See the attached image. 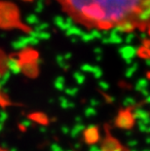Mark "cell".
Instances as JSON below:
<instances>
[{"instance_id":"cell-1","label":"cell","mask_w":150,"mask_h":151,"mask_svg":"<svg viewBox=\"0 0 150 151\" xmlns=\"http://www.w3.org/2000/svg\"><path fill=\"white\" fill-rule=\"evenodd\" d=\"M74 22L98 30H111L125 22L136 25L149 0H58ZM138 28V27H136Z\"/></svg>"},{"instance_id":"cell-2","label":"cell","mask_w":150,"mask_h":151,"mask_svg":"<svg viewBox=\"0 0 150 151\" xmlns=\"http://www.w3.org/2000/svg\"><path fill=\"white\" fill-rule=\"evenodd\" d=\"M0 27H21L28 33L31 31L27 27L21 24L17 7L7 2H0Z\"/></svg>"},{"instance_id":"cell-3","label":"cell","mask_w":150,"mask_h":151,"mask_svg":"<svg viewBox=\"0 0 150 151\" xmlns=\"http://www.w3.org/2000/svg\"><path fill=\"white\" fill-rule=\"evenodd\" d=\"M135 117L131 108H124L118 112L115 119V126L123 130H131L135 125Z\"/></svg>"},{"instance_id":"cell-4","label":"cell","mask_w":150,"mask_h":151,"mask_svg":"<svg viewBox=\"0 0 150 151\" xmlns=\"http://www.w3.org/2000/svg\"><path fill=\"white\" fill-rule=\"evenodd\" d=\"M101 151H130L126 147H124L115 137L109 134V132L106 129V137L103 140L101 144Z\"/></svg>"},{"instance_id":"cell-5","label":"cell","mask_w":150,"mask_h":151,"mask_svg":"<svg viewBox=\"0 0 150 151\" xmlns=\"http://www.w3.org/2000/svg\"><path fill=\"white\" fill-rule=\"evenodd\" d=\"M19 59V58H18ZM20 63L21 71H23L28 77H36L39 73V59L33 60H19Z\"/></svg>"},{"instance_id":"cell-6","label":"cell","mask_w":150,"mask_h":151,"mask_svg":"<svg viewBox=\"0 0 150 151\" xmlns=\"http://www.w3.org/2000/svg\"><path fill=\"white\" fill-rule=\"evenodd\" d=\"M100 130L95 125H91L88 128H86L83 132V139L84 141L89 145H95L100 140Z\"/></svg>"},{"instance_id":"cell-7","label":"cell","mask_w":150,"mask_h":151,"mask_svg":"<svg viewBox=\"0 0 150 151\" xmlns=\"http://www.w3.org/2000/svg\"><path fill=\"white\" fill-rule=\"evenodd\" d=\"M40 41L37 38L32 36H27V37H20L18 40H16L13 42V48L16 50H23L27 49V46L29 45H37Z\"/></svg>"},{"instance_id":"cell-8","label":"cell","mask_w":150,"mask_h":151,"mask_svg":"<svg viewBox=\"0 0 150 151\" xmlns=\"http://www.w3.org/2000/svg\"><path fill=\"white\" fill-rule=\"evenodd\" d=\"M118 53L127 63H131L136 56V49L131 45H126V46L121 47Z\"/></svg>"},{"instance_id":"cell-9","label":"cell","mask_w":150,"mask_h":151,"mask_svg":"<svg viewBox=\"0 0 150 151\" xmlns=\"http://www.w3.org/2000/svg\"><path fill=\"white\" fill-rule=\"evenodd\" d=\"M133 117L135 120L138 121V123H142L149 127L150 125V114L147 110L143 109L141 107H136L133 109Z\"/></svg>"},{"instance_id":"cell-10","label":"cell","mask_w":150,"mask_h":151,"mask_svg":"<svg viewBox=\"0 0 150 151\" xmlns=\"http://www.w3.org/2000/svg\"><path fill=\"white\" fill-rule=\"evenodd\" d=\"M101 41L104 44H114V45H119L123 42V38L120 35V33L116 32L115 30L111 29L107 31V35L103 37Z\"/></svg>"},{"instance_id":"cell-11","label":"cell","mask_w":150,"mask_h":151,"mask_svg":"<svg viewBox=\"0 0 150 151\" xmlns=\"http://www.w3.org/2000/svg\"><path fill=\"white\" fill-rule=\"evenodd\" d=\"M54 24H55L60 29L66 31L70 27H72V25L74 24V21L70 17L63 18L62 16H56V17L54 18Z\"/></svg>"},{"instance_id":"cell-12","label":"cell","mask_w":150,"mask_h":151,"mask_svg":"<svg viewBox=\"0 0 150 151\" xmlns=\"http://www.w3.org/2000/svg\"><path fill=\"white\" fill-rule=\"evenodd\" d=\"M7 65L10 69V71L17 74V73L21 72V67H20V63H19V59L17 56H11L7 60Z\"/></svg>"},{"instance_id":"cell-13","label":"cell","mask_w":150,"mask_h":151,"mask_svg":"<svg viewBox=\"0 0 150 151\" xmlns=\"http://www.w3.org/2000/svg\"><path fill=\"white\" fill-rule=\"evenodd\" d=\"M29 118L32 121L36 122V123H39L42 125H47L49 123V118H48L47 115H45L44 113H39V112H37V113L30 114Z\"/></svg>"},{"instance_id":"cell-14","label":"cell","mask_w":150,"mask_h":151,"mask_svg":"<svg viewBox=\"0 0 150 151\" xmlns=\"http://www.w3.org/2000/svg\"><path fill=\"white\" fill-rule=\"evenodd\" d=\"M83 31L80 27H76L75 24H73L72 27H70L67 30L65 31V34H66V36H68V37H78V38H80V36L83 34Z\"/></svg>"},{"instance_id":"cell-15","label":"cell","mask_w":150,"mask_h":151,"mask_svg":"<svg viewBox=\"0 0 150 151\" xmlns=\"http://www.w3.org/2000/svg\"><path fill=\"white\" fill-rule=\"evenodd\" d=\"M86 129L84 124L81 123V124H75L74 127L72 128V129H70V136L73 139H77L79 137V134H80L82 132H84V130Z\"/></svg>"},{"instance_id":"cell-16","label":"cell","mask_w":150,"mask_h":151,"mask_svg":"<svg viewBox=\"0 0 150 151\" xmlns=\"http://www.w3.org/2000/svg\"><path fill=\"white\" fill-rule=\"evenodd\" d=\"M136 56L145 60H150V49L143 47L142 45L136 49Z\"/></svg>"},{"instance_id":"cell-17","label":"cell","mask_w":150,"mask_h":151,"mask_svg":"<svg viewBox=\"0 0 150 151\" xmlns=\"http://www.w3.org/2000/svg\"><path fill=\"white\" fill-rule=\"evenodd\" d=\"M148 80L146 79V78H141V79H139L138 80V82H136V90L138 92H141L142 90H145V89H147V87H148Z\"/></svg>"},{"instance_id":"cell-18","label":"cell","mask_w":150,"mask_h":151,"mask_svg":"<svg viewBox=\"0 0 150 151\" xmlns=\"http://www.w3.org/2000/svg\"><path fill=\"white\" fill-rule=\"evenodd\" d=\"M65 78H63L62 76H58L55 80V84H54V86H55V88L58 90V91L62 92V91H65Z\"/></svg>"},{"instance_id":"cell-19","label":"cell","mask_w":150,"mask_h":151,"mask_svg":"<svg viewBox=\"0 0 150 151\" xmlns=\"http://www.w3.org/2000/svg\"><path fill=\"white\" fill-rule=\"evenodd\" d=\"M56 60H57V63L59 65V66L62 67V69L67 70L69 68V65L67 63V62L65 60L63 55H58V56L56 57Z\"/></svg>"},{"instance_id":"cell-20","label":"cell","mask_w":150,"mask_h":151,"mask_svg":"<svg viewBox=\"0 0 150 151\" xmlns=\"http://www.w3.org/2000/svg\"><path fill=\"white\" fill-rule=\"evenodd\" d=\"M139 68V63H133V65H131V66L129 68H127L126 72H125V76L127 78H131L132 76H133V74L136 72V70Z\"/></svg>"},{"instance_id":"cell-21","label":"cell","mask_w":150,"mask_h":151,"mask_svg":"<svg viewBox=\"0 0 150 151\" xmlns=\"http://www.w3.org/2000/svg\"><path fill=\"white\" fill-rule=\"evenodd\" d=\"M25 22L27 24H33V25H37L38 24H40V20L39 18L37 17L35 14H30L28 15L27 18H25Z\"/></svg>"},{"instance_id":"cell-22","label":"cell","mask_w":150,"mask_h":151,"mask_svg":"<svg viewBox=\"0 0 150 151\" xmlns=\"http://www.w3.org/2000/svg\"><path fill=\"white\" fill-rule=\"evenodd\" d=\"M73 78H74L76 83L79 84V85L84 84L85 81H86V76L83 74V73L79 72V71H76V72L73 73Z\"/></svg>"},{"instance_id":"cell-23","label":"cell","mask_w":150,"mask_h":151,"mask_svg":"<svg viewBox=\"0 0 150 151\" xmlns=\"http://www.w3.org/2000/svg\"><path fill=\"white\" fill-rule=\"evenodd\" d=\"M60 106L65 109L74 107V104L65 98H60Z\"/></svg>"},{"instance_id":"cell-24","label":"cell","mask_w":150,"mask_h":151,"mask_svg":"<svg viewBox=\"0 0 150 151\" xmlns=\"http://www.w3.org/2000/svg\"><path fill=\"white\" fill-rule=\"evenodd\" d=\"M136 104V99L133 97H127L124 99L123 101V105L125 106V108H132Z\"/></svg>"},{"instance_id":"cell-25","label":"cell","mask_w":150,"mask_h":151,"mask_svg":"<svg viewBox=\"0 0 150 151\" xmlns=\"http://www.w3.org/2000/svg\"><path fill=\"white\" fill-rule=\"evenodd\" d=\"M80 39L83 41V42L89 43V42H91V41L95 40V38L93 36L92 32L90 31V32H83V34L80 36Z\"/></svg>"},{"instance_id":"cell-26","label":"cell","mask_w":150,"mask_h":151,"mask_svg":"<svg viewBox=\"0 0 150 151\" xmlns=\"http://www.w3.org/2000/svg\"><path fill=\"white\" fill-rule=\"evenodd\" d=\"M84 114H85V116L88 118L94 117V116H95V114H97V110H95V108H94V107L89 106L84 110Z\"/></svg>"},{"instance_id":"cell-27","label":"cell","mask_w":150,"mask_h":151,"mask_svg":"<svg viewBox=\"0 0 150 151\" xmlns=\"http://www.w3.org/2000/svg\"><path fill=\"white\" fill-rule=\"evenodd\" d=\"M79 92V89L77 87H72V88H67V89H65V93L69 97H75L76 95L78 94Z\"/></svg>"},{"instance_id":"cell-28","label":"cell","mask_w":150,"mask_h":151,"mask_svg":"<svg viewBox=\"0 0 150 151\" xmlns=\"http://www.w3.org/2000/svg\"><path fill=\"white\" fill-rule=\"evenodd\" d=\"M49 27V24H46V22H40L34 28V31H37V32H41V31H45L46 29H48Z\"/></svg>"},{"instance_id":"cell-29","label":"cell","mask_w":150,"mask_h":151,"mask_svg":"<svg viewBox=\"0 0 150 151\" xmlns=\"http://www.w3.org/2000/svg\"><path fill=\"white\" fill-rule=\"evenodd\" d=\"M92 74L94 75L95 78L100 79L101 76H103V70H101L98 66H94V69L92 71Z\"/></svg>"},{"instance_id":"cell-30","label":"cell","mask_w":150,"mask_h":151,"mask_svg":"<svg viewBox=\"0 0 150 151\" xmlns=\"http://www.w3.org/2000/svg\"><path fill=\"white\" fill-rule=\"evenodd\" d=\"M81 70L84 72H88V73H92L93 69H94V65H89V63H85V65H81Z\"/></svg>"},{"instance_id":"cell-31","label":"cell","mask_w":150,"mask_h":151,"mask_svg":"<svg viewBox=\"0 0 150 151\" xmlns=\"http://www.w3.org/2000/svg\"><path fill=\"white\" fill-rule=\"evenodd\" d=\"M44 0H38L36 7H35V12L36 13H41L44 9Z\"/></svg>"},{"instance_id":"cell-32","label":"cell","mask_w":150,"mask_h":151,"mask_svg":"<svg viewBox=\"0 0 150 151\" xmlns=\"http://www.w3.org/2000/svg\"><path fill=\"white\" fill-rule=\"evenodd\" d=\"M136 38V35L133 34V32H131V33H128L127 35V37L125 38V42L127 43V45H131V43L133 42V40Z\"/></svg>"},{"instance_id":"cell-33","label":"cell","mask_w":150,"mask_h":151,"mask_svg":"<svg viewBox=\"0 0 150 151\" xmlns=\"http://www.w3.org/2000/svg\"><path fill=\"white\" fill-rule=\"evenodd\" d=\"M98 86L100 89H103V91H108L110 88V85L105 81H100L98 82Z\"/></svg>"},{"instance_id":"cell-34","label":"cell","mask_w":150,"mask_h":151,"mask_svg":"<svg viewBox=\"0 0 150 151\" xmlns=\"http://www.w3.org/2000/svg\"><path fill=\"white\" fill-rule=\"evenodd\" d=\"M50 150L51 151H65L63 150L62 147H60L59 144H57V143H53V144H51V146H50Z\"/></svg>"},{"instance_id":"cell-35","label":"cell","mask_w":150,"mask_h":151,"mask_svg":"<svg viewBox=\"0 0 150 151\" xmlns=\"http://www.w3.org/2000/svg\"><path fill=\"white\" fill-rule=\"evenodd\" d=\"M90 104H91L90 106L95 108V107H98V105H100V101H98V99H92L91 101H90Z\"/></svg>"},{"instance_id":"cell-36","label":"cell","mask_w":150,"mask_h":151,"mask_svg":"<svg viewBox=\"0 0 150 151\" xmlns=\"http://www.w3.org/2000/svg\"><path fill=\"white\" fill-rule=\"evenodd\" d=\"M138 125H139V130L140 132H147L148 126H146V125L142 124V123H138Z\"/></svg>"},{"instance_id":"cell-37","label":"cell","mask_w":150,"mask_h":151,"mask_svg":"<svg viewBox=\"0 0 150 151\" xmlns=\"http://www.w3.org/2000/svg\"><path fill=\"white\" fill-rule=\"evenodd\" d=\"M0 104H2V105H7V104H9L8 101L4 97H3L2 94H1V92H0Z\"/></svg>"},{"instance_id":"cell-38","label":"cell","mask_w":150,"mask_h":151,"mask_svg":"<svg viewBox=\"0 0 150 151\" xmlns=\"http://www.w3.org/2000/svg\"><path fill=\"white\" fill-rule=\"evenodd\" d=\"M127 145L129 146V147H133V146H136V145H138V140H136V139H131V140L128 141Z\"/></svg>"},{"instance_id":"cell-39","label":"cell","mask_w":150,"mask_h":151,"mask_svg":"<svg viewBox=\"0 0 150 151\" xmlns=\"http://www.w3.org/2000/svg\"><path fill=\"white\" fill-rule=\"evenodd\" d=\"M3 63H4V55L2 52H0V74H1V68L3 66Z\"/></svg>"},{"instance_id":"cell-40","label":"cell","mask_w":150,"mask_h":151,"mask_svg":"<svg viewBox=\"0 0 150 151\" xmlns=\"http://www.w3.org/2000/svg\"><path fill=\"white\" fill-rule=\"evenodd\" d=\"M62 132L65 134H67L70 133V129H69L67 126H63V127H62Z\"/></svg>"},{"instance_id":"cell-41","label":"cell","mask_w":150,"mask_h":151,"mask_svg":"<svg viewBox=\"0 0 150 151\" xmlns=\"http://www.w3.org/2000/svg\"><path fill=\"white\" fill-rule=\"evenodd\" d=\"M89 151H101V148H100V147L97 146V145L95 144V145H92V146L90 147V149H89Z\"/></svg>"},{"instance_id":"cell-42","label":"cell","mask_w":150,"mask_h":151,"mask_svg":"<svg viewBox=\"0 0 150 151\" xmlns=\"http://www.w3.org/2000/svg\"><path fill=\"white\" fill-rule=\"evenodd\" d=\"M94 53L95 54V55H103V49H101V48H95L94 49Z\"/></svg>"},{"instance_id":"cell-43","label":"cell","mask_w":150,"mask_h":151,"mask_svg":"<svg viewBox=\"0 0 150 151\" xmlns=\"http://www.w3.org/2000/svg\"><path fill=\"white\" fill-rule=\"evenodd\" d=\"M71 57H72V55L71 53H66L65 55H63V58H65V60L67 62V60H69L70 59H71Z\"/></svg>"},{"instance_id":"cell-44","label":"cell","mask_w":150,"mask_h":151,"mask_svg":"<svg viewBox=\"0 0 150 151\" xmlns=\"http://www.w3.org/2000/svg\"><path fill=\"white\" fill-rule=\"evenodd\" d=\"M74 147H75V148H77V149H78V148H80V147H81V144H80V143H78V142H77V143H75V144H74Z\"/></svg>"},{"instance_id":"cell-45","label":"cell","mask_w":150,"mask_h":151,"mask_svg":"<svg viewBox=\"0 0 150 151\" xmlns=\"http://www.w3.org/2000/svg\"><path fill=\"white\" fill-rule=\"evenodd\" d=\"M95 59H97L98 62H100V60L101 59H103V56H98L97 58H95Z\"/></svg>"},{"instance_id":"cell-46","label":"cell","mask_w":150,"mask_h":151,"mask_svg":"<svg viewBox=\"0 0 150 151\" xmlns=\"http://www.w3.org/2000/svg\"><path fill=\"white\" fill-rule=\"evenodd\" d=\"M146 65L149 66V68H150V60H146Z\"/></svg>"},{"instance_id":"cell-47","label":"cell","mask_w":150,"mask_h":151,"mask_svg":"<svg viewBox=\"0 0 150 151\" xmlns=\"http://www.w3.org/2000/svg\"><path fill=\"white\" fill-rule=\"evenodd\" d=\"M146 102H148V104H150V95L148 96V97H146Z\"/></svg>"},{"instance_id":"cell-48","label":"cell","mask_w":150,"mask_h":151,"mask_svg":"<svg viewBox=\"0 0 150 151\" xmlns=\"http://www.w3.org/2000/svg\"><path fill=\"white\" fill-rule=\"evenodd\" d=\"M146 142L150 143V137H147V139H146Z\"/></svg>"},{"instance_id":"cell-49","label":"cell","mask_w":150,"mask_h":151,"mask_svg":"<svg viewBox=\"0 0 150 151\" xmlns=\"http://www.w3.org/2000/svg\"><path fill=\"white\" fill-rule=\"evenodd\" d=\"M148 133H150V127H148V130H147Z\"/></svg>"},{"instance_id":"cell-50","label":"cell","mask_w":150,"mask_h":151,"mask_svg":"<svg viewBox=\"0 0 150 151\" xmlns=\"http://www.w3.org/2000/svg\"><path fill=\"white\" fill-rule=\"evenodd\" d=\"M148 28H149V35H150V24H149V27H148Z\"/></svg>"},{"instance_id":"cell-51","label":"cell","mask_w":150,"mask_h":151,"mask_svg":"<svg viewBox=\"0 0 150 151\" xmlns=\"http://www.w3.org/2000/svg\"><path fill=\"white\" fill-rule=\"evenodd\" d=\"M131 151H139V150H136V149H133V150H131Z\"/></svg>"},{"instance_id":"cell-52","label":"cell","mask_w":150,"mask_h":151,"mask_svg":"<svg viewBox=\"0 0 150 151\" xmlns=\"http://www.w3.org/2000/svg\"><path fill=\"white\" fill-rule=\"evenodd\" d=\"M27 1H30V0H27Z\"/></svg>"},{"instance_id":"cell-53","label":"cell","mask_w":150,"mask_h":151,"mask_svg":"<svg viewBox=\"0 0 150 151\" xmlns=\"http://www.w3.org/2000/svg\"><path fill=\"white\" fill-rule=\"evenodd\" d=\"M0 151H3V150H1V149H0Z\"/></svg>"},{"instance_id":"cell-54","label":"cell","mask_w":150,"mask_h":151,"mask_svg":"<svg viewBox=\"0 0 150 151\" xmlns=\"http://www.w3.org/2000/svg\"><path fill=\"white\" fill-rule=\"evenodd\" d=\"M149 151H150V150H149Z\"/></svg>"}]
</instances>
